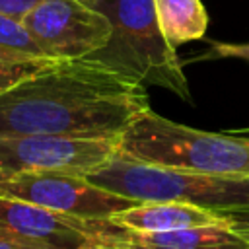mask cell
<instances>
[{
	"label": "cell",
	"mask_w": 249,
	"mask_h": 249,
	"mask_svg": "<svg viewBox=\"0 0 249 249\" xmlns=\"http://www.w3.org/2000/svg\"><path fill=\"white\" fill-rule=\"evenodd\" d=\"M0 56L14 62H35V64H54L58 60L51 58L33 35L27 31L21 19L0 14Z\"/></svg>",
	"instance_id": "11"
},
{
	"label": "cell",
	"mask_w": 249,
	"mask_h": 249,
	"mask_svg": "<svg viewBox=\"0 0 249 249\" xmlns=\"http://www.w3.org/2000/svg\"><path fill=\"white\" fill-rule=\"evenodd\" d=\"M0 249H56V247H51V245H45V243L21 241V239L0 233Z\"/></svg>",
	"instance_id": "15"
},
{
	"label": "cell",
	"mask_w": 249,
	"mask_h": 249,
	"mask_svg": "<svg viewBox=\"0 0 249 249\" xmlns=\"http://www.w3.org/2000/svg\"><path fill=\"white\" fill-rule=\"evenodd\" d=\"M88 179L136 202H185L220 214H249V177L195 173L117 152Z\"/></svg>",
	"instance_id": "4"
},
{
	"label": "cell",
	"mask_w": 249,
	"mask_h": 249,
	"mask_svg": "<svg viewBox=\"0 0 249 249\" xmlns=\"http://www.w3.org/2000/svg\"><path fill=\"white\" fill-rule=\"evenodd\" d=\"M231 226L249 239V214H230Z\"/></svg>",
	"instance_id": "16"
},
{
	"label": "cell",
	"mask_w": 249,
	"mask_h": 249,
	"mask_svg": "<svg viewBox=\"0 0 249 249\" xmlns=\"http://www.w3.org/2000/svg\"><path fill=\"white\" fill-rule=\"evenodd\" d=\"M21 21L54 60L88 58L113 31L109 18L82 0H41Z\"/></svg>",
	"instance_id": "6"
},
{
	"label": "cell",
	"mask_w": 249,
	"mask_h": 249,
	"mask_svg": "<svg viewBox=\"0 0 249 249\" xmlns=\"http://www.w3.org/2000/svg\"><path fill=\"white\" fill-rule=\"evenodd\" d=\"M41 0H0V14L23 19Z\"/></svg>",
	"instance_id": "14"
},
{
	"label": "cell",
	"mask_w": 249,
	"mask_h": 249,
	"mask_svg": "<svg viewBox=\"0 0 249 249\" xmlns=\"http://www.w3.org/2000/svg\"><path fill=\"white\" fill-rule=\"evenodd\" d=\"M78 249H117V247H111V245H103V243H97V241H89Z\"/></svg>",
	"instance_id": "17"
},
{
	"label": "cell",
	"mask_w": 249,
	"mask_h": 249,
	"mask_svg": "<svg viewBox=\"0 0 249 249\" xmlns=\"http://www.w3.org/2000/svg\"><path fill=\"white\" fill-rule=\"evenodd\" d=\"M0 195L76 218H111L138 204L97 187L88 177L64 173H14L0 181Z\"/></svg>",
	"instance_id": "7"
},
{
	"label": "cell",
	"mask_w": 249,
	"mask_h": 249,
	"mask_svg": "<svg viewBox=\"0 0 249 249\" xmlns=\"http://www.w3.org/2000/svg\"><path fill=\"white\" fill-rule=\"evenodd\" d=\"M146 111V86L89 60H58L0 93V136L119 140Z\"/></svg>",
	"instance_id": "1"
},
{
	"label": "cell",
	"mask_w": 249,
	"mask_h": 249,
	"mask_svg": "<svg viewBox=\"0 0 249 249\" xmlns=\"http://www.w3.org/2000/svg\"><path fill=\"white\" fill-rule=\"evenodd\" d=\"M210 58H241V60L249 62V43L208 41L206 53L198 54L196 60H210Z\"/></svg>",
	"instance_id": "13"
},
{
	"label": "cell",
	"mask_w": 249,
	"mask_h": 249,
	"mask_svg": "<svg viewBox=\"0 0 249 249\" xmlns=\"http://www.w3.org/2000/svg\"><path fill=\"white\" fill-rule=\"evenodd\" d=\"M12 175H14V173H10V171H6V169L0 167V181H6V179L12 177Z\"/></svg>",
	"instance_id": "18"
},
{
	"label": "cell",
	"mask_w": 249,
	"mask_h": 249,
	"mask_svg": "<svg viewBox=\"0 0 249 249\" xmlns=\"http://www.w3.org/2000/svg\"><path fill=\"white\" fill-rule=\"evenodd\" d=\"M51 66V64H35V62H14L8 58L0 56V93L8 88H12L14 84L21 82L23 78L35 74L37 70Z\"/></svg>",
	"instance_id": "12"
},
{
	"label": "cell",
	"mask_w": 249,
	"mask_h": 249,
	"mask_svg": "<svg viewBox=\"0 0 249 249\" xmlns=\"http://www.w3.org/2000/svg\"><path fill=\"white\" fill-rule=\"evenodd\" d=\"M109 220L134 231H173L226 224L230 214H220L185 202H138L126 210L117 212Z\"/></svg>",
	"instance_id": "9"
},
{
	"label": "cell",
	"mask_w": 249,
	"mask_h": 249,
	"mask_svg": "<svg viewBox=\"0 0 249 249\" xmlns=\"http://www.w3.org/2000/svg\"><path fill=\"white\" fill-rule=\"evenodd\" d=\"M91 6L109 18L113 31L89 60L126 80L146 88L158 86L191 101L183 62L160 29L154 0H97Z\"/></svg>",
	"instance_id": "2"
},
{
	"label": "cell",
	"mask_w": 249,
	"mask_h": 249,
	"mask_svg": "<svg viewBox=\"0 0 249 249\" xmlns=\"http://www.w3.org/2000/svg\"><path fill=\"white\" fill-rule=\"evenodd\" d=\"M119 152V140L53 134L0 136V167L10 173L88 177Z\"/></svg>",
	"instance_id": "5"
},
{
	"label": "cell",
	"mask_w": 249,
	"mask_h": 249,
	"mask_svg": "<svg viewBox=\"0 0 249 249\" xmlns=\"http://www.w3.org/2000/svg\"><path fill=\"white\" fill-rule=\"evenodd\" d=\"M119 152L138 161L195 173L249 177V134L191 128L152 109L123 132Z\"/></svg>",
	"instance_id": "3"
},
{
	"label": "cell",
	"mask_w": 249,
	"mask_h": 249,
	"mask_svg": "<svg viewBox=\"0 0 249 249\" xmlns=\"http://www.w3.org/2000/svg\"><path fill=\"white\" fill-rule=\"evenodd\" d=\"M82 2H86V4H89V6H91V4H93V2H97V0H82Z\"/></svg>",
	"instance_id": "19"
},
{
	"label": "cell",
	"mask_w": 249,
	"mask_h": 249,
	"mask_svg": "<svg viewBox=\"0 0 249 249\" xmlns=\"http://www.w3.org/2000/svg\"><path fill=\"white\" fill-rule=\"evenodd\" d=\"M84 231L89 241L117 249H249V239L231 222L173 231H134L109 218H86Z\"/></svg>",
	"instance_id": "8"
},
{
	"label": "cell",
	"mask_w": 249,
	"mask_h": 249,
	"mask_svg": "<svg viewBox=\"0 0 249 249\" xmlns=\"http://www.w3.org/2000/svg\"><path fill=\"white\" fill-rule=\"evenodd\" d=\"M160 29L171 47L202 39L208 27V14L200 0H154Z\"/></svg>",
	"instance_id": "10"
}]
</instances>
